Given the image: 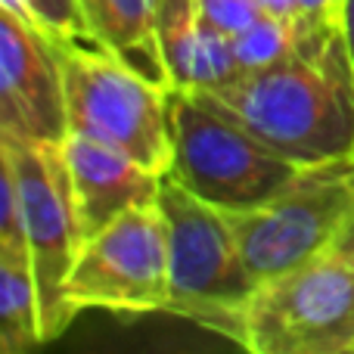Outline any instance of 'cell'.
Here are the masks:
<instances>
[{
	"mask_svg": "<svg viewBox=\"0 0 354 354\" xmlns=\"http://www.w3.org/2000/svg\"><path fill=\"white\" fill-rule=\"evenodd\" d=\"M301 168L354 159V62L342 28L208 91H189Z\"/></svg>",
	"mask_w": 354,
	"mask_h": 354,
	"instance_id": "6da1fadb",
	"label": "cell"
},
{
	"mask_svg": "<svg viewBox=\"0 0 354 354\" xmlns=\"http://www.w3.org/2000/svg\"><path fill=\"white\" fill-rule=\"evenodd\" d=\"M159 208L168 239V314L193 320L239 345L243 317L258 283L239 252L227 212L162 174Z\"/></svg>",
	"mask_w": 354,
	"mask_h": 354,
	"instance_id": "7a4b0ae2",
	"label": "cell"
},
{
	"mask_svg": "<svg viewBox=\"0 0 354 354\" xmlns=\"http://www.w3.org/2000/svg\"><path fill=\"white\" fill-rule=\"evenodd\" d=\"M72 134L112 147L156 174L171 171L168 87L106 47L53 41Z\"/></svg>",
	"mask_w": 354,
	"mask_h": 354,
	"instance_id": "3957f363",
	"label": "cell"
},
{
	"mask_svg": "<svg viewBox=\"0 0 354 354\" xmlns=\"http://www.w3.org/2000/svg\"><path fill=\"white\" fill-rule=\"evenodd\" d=\"M168 122L174 149L168 174L221 212L264 205L301 174V165L189 91H168Z\"/></svg>",
	"mask_w": 354,
	"mask_h": 354,
	"instance_id": "277c9868",
	"label": "cell"
},
{
	"mask_svg": "<svg viewBox=\"0 0 354 354\" xmlns=\"http://www.w3.org/2000/svg\"><path fill=\"white\" fill-rule=\"evenodd\" d=\"M239 345L255 354H354V252L333 249L258 283Z\"/></svg>",
	"mask_w": 354,
	"mask_h": 354,
	"instance_id": "5b68a950",
	"label": "cell"
},
{
	"mask_svg": "<svg viewBox=\"0 0 354 354\" xmlns=\"http://www.w3.org/2000/svg\"><path fill=\"white\" fill-rule=\"evenodd\" d=\"M252 280L264 283L339 249L354 221V159L301 168L283 193L227 212Z\"/></svg>",
	"mask_w": 354,
	"mask_h": 354,
	"instance_id": "8992f818",
	"label": "cell"
},
{
	"mask_svg": "<svg viewBox=\"0 0 354 354\" xmlns=\"http://www.w3.org/2000/svg\"><path fill=\"white\" fill-rule=\"evenodd\" d=\"M0 162L10 165L22 199L31 270L41 295L44 342L59 339L75 320L66 305V283L81 252L72 174L62 147H37L0 134Z\"/></svg>",
	"mask_w": 354,
	"mask_h": 354,
	"instance_id": "52a82bcc",
	"label": "cell"
},
{
	"mask_svg": "<svg viewBox=\"0 0 354 354\" xmlns=\"http://www.w3.org/2000/svg\"><path fill=\"white\" fill-rule=\"evenodd\" d=\"M66 305L75 317L81 311H165L168 239L159 202L118 214L81 245L66 283Z\"/></svg>",
	"mask_w": 354,
	"mask_h": 354,
	"instance_id": "ba28073f",
	"label": "cell"
},
{
	"mask_svg": "<svg viewBox=\"0 0 354 354\" xmlns=\"http://www.w3.org/2000/svg\"><path fill=\"white\" fill-rule=\"evenodd\" d=\"M0 134L62 147L68 128L66 84L53 41L0 3Z\"/></svg>",
	"mask_w": 354,
	"mask_h": 354,
	"instance_id": "9c48e42d",
	"label": "cell"
},
{
	"mask_svg": "<svg viewBox=\"0 0 354 354\" xmlns=\"http://www.w3.org/2000/svg\"><path fill=\"white\" fill-rule=\"evenodd\" d=\"M68 174H72L75 214H78L81 245L109 227L118 214L137 205L159 202L162 174L143 168L131 156L81 134H68L62 143Z\"/></svg>",
	"mask_w": 354,
	"mask_h": 354,
	"instance_id": "30bf717a",
	"label": "cell"
},
{
	"mask_svg": "<svg viewBox=\"0 0 354 354\" xmlns=\"http://www.w3.org/2000/svg\"><path fill=\"white\" fill-rule=\"evenodd\" d=\"M159 47L168 91H208L243 75L233 41L202 16L196 0L159 3Z\"/></svg>",
	"mask_w": 354,
	"mask_h": 354,
	"instance_id": "8fae6325",
	"label": "cell"
},
{
	"mask_svg": "<svg viewBox=\"0 0 354 354\" xmlns=\"http://www.w3.org/2000/svg\"><path fill=\"white\" fill-rule=\"evenodd\" d=\"M159 3L162 0H84V10L106 50L168 87L159 47Z\"/></svg>",
	"mask_w": 354,
	"mask_h": 354,
	"instance_id": "7c38bea8",
	"label": "cell"
},
{
	"mask_svg": "<svg viewBox=\"0 0 354 354\" xmlns=\"http://www.w3.org/2000/svg\"><path fill=\"white\" fill-rule=\"evenodd\" d=\"M41 342V295L31 258L0 252V351L22 354Z\"/></svg>",
	"mask_w": 354,
	"mask_h": 354,
	"instance_id": "4fadbf2b",
	"label": "cell"
},
{
	"mask_svg": "<svg viewBox=\"0 0 354 354\" xmlns=\"http://www.w3.org/2000/svg\"><path fill=\"white\" fill-rule=\"evenodd\" d=\"M0 3L16 10L22 19H28L50 41L103 47L100 37L93 35V25H91V19H87L84 0H0Z\"/></svg>",
	"mask_w": 354,
	"mask_h": 354,
	"instance_id": "5bb4252c",
	"label": "cell"
},
{
	"mask_svg": "<svg viewBox=\"0 0 354 354\" xmlns=\"http://www.w3.org/2000/svg\"><path fill=\"white\" fill-rule=\"evenodd\" d=\"M292 47H295L292 22L274 16V12H264L255 25H249L245 31H239L233 37V50H236V59L243 66V72L268 66V62L280 59L283 53H289Z\"/></svg>",
	"mask_w": 354,
	"mask_h": 354,
	"instance_id": "9a60e30c",
	"label": "cell"
},
{
	"mask_svg": "<svg viewBox=\"0 0 354 354\" xmlns=\"http://www.w3.org/2000/svg\"><path fill=\"white\" fill-rule=\"evenodd\" d=\"M0 252L31 258L22 221V199H19L16 177H12L6 162H0Z\"/></svg>",
	"mask_w": 354,
	"mask_h": 354,
	"instance_id": "2e32d148",
	"label": "cell"
},
{
	"mask_svg": "<svg viewBox=\"0 0 354 354\" xmlns=\"http://www.w3.org/2000/svg\"><path fill=\"white\" fill-rule=\"evenodd\" d=\"M196 6H199L202 16H205L221 35L230 37V41L268 12L261 0H196Z\"/></svg>",
	"mask_w": 354,
	"mask_h": 354,
	"instance_id": "e0dca14e",
	"label": "cell"
},
{
	"mask_svg": "<svg viewBox=\"0 0 354 354\" xmlns=\"http://www.w3.org/2000/svg\"><path fill=\"white\" fill-rule=\"evenodd\" d=\"M345 0H295L292 28L295 35H317V31L342 28Z\"/></svg>",
	"mask_w": 354,
	"mask_h": 354,
	"instance_id": "ac0fdd59",
	"label": "cell"
},
{
	"mask_svg": "<svg viewBox=\"0 0 354 354\" xmlns=\"http://www.w3.org/2000/svg\"><path fill=\"white\" fill-rule=\"evenodd\" d=\"M342 35L345 44H348V53L354 62V0H345V10H342Z\"/></svg>",
	"mask_w": 354,
	"mask_h": 354,
	"instance_id": "d6986e66",
	"label": "cell"
},
{
	"mask_svg": "<svg viewBox=\"0 0 354 354\" xmlns=\"http://www.w3.org/2000/svg\"><path fill=\"white\" fill-rule=\"evenodd\" d=\"M264 10L274 12V16L286 19V22H292V10H295V0H261Z\"/></svg>",
	"mask_w": 354,
	"mask_h": 354,
	"instance_id": "ffe728a7",
	"label": "cell"
},
{
	"mask_svg": "<svg viewBox=\"0 0 354 354\" xmlns=\"http://www.w3.org/2000/svg\"><path fill=\"white\" fill-rule=\"evenodd\" d=\"M339 249L354 252V221H351V227H348V233H345V239H342V245H339Z\"/></svg>",
	"mask_w": 354,
	"mask_h": 354,
	"instance_id": "44dd1931",
	"label": "cell"
}]
</instances>
